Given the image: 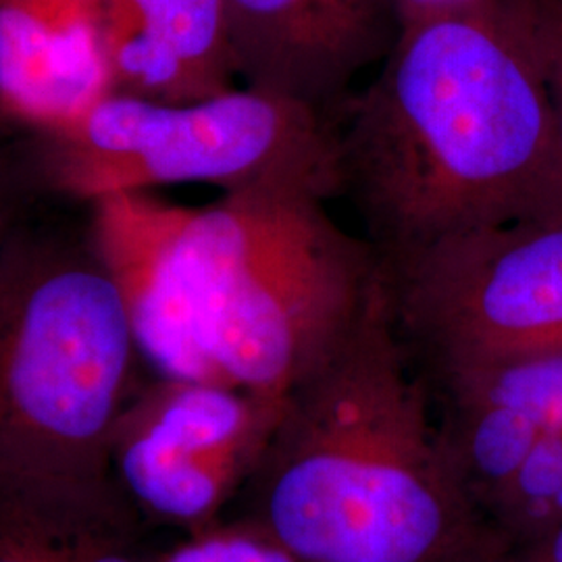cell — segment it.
Here are the masks:
<instances>
[{"mask_svg": "<svg viewBox=\"0 0 562 562\" xmlns=\"http://www.w3.org/2000/svg\"><path fill=\"white\" fill-rule=\"evenodd\" d=\"M338 199L382 261L504 223L562 217V134L504 13L402 25L329 115Z\"/></svg>", "mask_w": 562, "mask_h": 562, "instance_id": "1", "label": "cell"}, {"mask_svg": "<svg viewBox=\"0 0 562 562\" xmlns=\"http://www.w3.org/2000/svg\"><path fill=\"white\" fill-rule=\"evenodd\" d=\"M261 459L262 533L296 561L477 562L498 543L383 280L288 396Z\"/></svg>", "mask_w": 562, "mask_h": 562, "instance_id": "2", "label": "cell"}, {"mask_svg": "<svg viewBox=\"0 0 562 562\" xmlns=\"http://www.w3.org/2000/svg\"><path fill=\"white\" fill-rule=\"evenodd\" d=\"M140 346L90 227L21 223L0 255V513L44 533L101 496Z\"/></svg>", "mask_w": 562, "mask_h": 562, "instance_id": "3", "label": "cell"}, {"mask_svg": "<svg viewBox=\"0 0 562 562\" xmlns=\"http://www.w3.org/2000/svg\"><path fill=\"white\" fill-rule=\"evenodd\" d=\"M327 202L261 190L190 209L183 259L202 344L223 383L288 401L382 285V257L336 223Z\"/></svg>", "mask_w": 562, "mask_h": 562, "instance_id": "4", "label": "cell"}, {"mask_svg": "<svg viewBox=\"0 0 562 562\" xmlns=\"http://www.w3.org/2000/svg\"><path fill=\"white\" fill-rule=\"evenodd\" d=\"M13 136L36 194L94 202L206 183L225 194L338 199L329 115L248 86L188 104L106 94L71 120Z\"/></svg>", "mask_w": 562, "mask_h": 562, "instance_id": "5", "label": "cell"}, {"mask_svg": "<svg viewBox=\"0 0 562 562\" xmlns=\"http://www.w3.org/2000/svg\"><path fill=\"white\" fill-rule=\"evenodd\" d=\"M382 262L396 325L429 380L562 355V217L494 225Z\"/></svg>", "mask_w": 562, "mask_h": 562, "instance_id": "6", "label": "cell"}, {"mask_svg": "<svg viewBox=\"0 0 562 562\" xmlns=\"http://www.w3.org/2000/svg\"><path fill=\"white\" fill-rule=\"evenodd\" d=\"M283 406L225 383L165 380L121 417L123 480L153 513L202 519L261 459Z\"/></svg>", "mask_w": 562, "mask_h": 562, "instance_id": "7", "label": "cell"}, {"mask_svg": "<svg viewBox=\"0 0 562 562\" xmlns=\"http://www.w3.org/2000/svg\"><path fill=\"white\" fill-rule=\"evenodd\" d=\"M238 78L331 115L401 32L392 0H223Z\"/></svg>", "mask_w": 562, "mask_h": 562, "instance_id": "8", "label": "cell"}, {"mask_svg": "<svg viewBox=\"0 0 562 562\" xmlns=\"http://www.w3.org/2000/svg\"><path fill=\"white\" fill-rule=\"evenodd\" d=\"M90 206L92 240L120 290L142 357L165 380L223 383L202 344L183 259L181 240L190 209L148 192H117Z\"/></svg>", "mask_w": 562, "mask_h": 562, "instance_id": "9", "label": "cell"}, {"mask_svg": "<svg viewBox=\"0 0 562 562\" xmlns=\"http://www.w3.org/2000/svg\"><path fill=\"white\" fill-rule=\"evenodd\" d=\"M106 94L104 0H0V130L50 127Z\"/></svg>", "mask_w": 562, "mask_h": 562, "instance_id": "10", "label": "cell"}, {"mask_svg": "<svg viewBox=\"0 0 562 562\" xmlns=\"http://www.w3.org/2000/svg\"><path fill=\"white\" fill-rule=\"evenodd\" d=\"M111 94L204 101L238 78L223 0H104Z\"/></svg>", "mask_w": 562, "mask_h": 562, "instance_id": "11", "label": "cell"}, {"mask_svg": "<svg viewBox=\"0 0 562 562\" xmlns=\"http://www.w3.org/2000/svg\"><path fill=\"white\" fill-rule=\"evenodd\" d=\"M501 543L536 540L562 525V431L546 434L515 475L483 504Z\"/></svg>", "mask_w": 562, "mask_h": 562, "instance_id": "12", "label": "cell"}, {"mask_svg": "<svg viewBox=\"0 0 562 562\" xmlns=\"http://www.w3.org/2000/svg\"><path fill=\"white\" fill-rule=\"evenodd\" d=\"M450 402H482L521 411L546 431H562V355L503 362L443 383Z\"/></svg>", "mask_w": 562, "mask_h": 562, "instance_id": "13", "label": "cell"}, {"mask_svg": "<svg viewBox=\"0 0 562 562\" xmlns=\"http://www.w3.org/2000/svg\"><path fill=\"white\" fill-rule=\"evenodd\" d=\"M503 13L542 74L562 134V0H508Z\"/></svg>", "mask_w": 562, "mask_h": 562, "instance_id": "14", "label": "cell"}, {"mask_svg": "<svg viewBox=\"0 0 562 562\" xmlns=\"http://www.w3.org/2000/svg\"><path fill=\"white\" fill-rule=\"evenodd\" d=\"M165 562H301L269 536L222 533L186 543Z\"/></svg>", "mask_w": 562, "mask_h": 562, "instance_id": "15", "label": "cell"}, {"mask_svg": "<svg viewBox=\"0 0 562 562\" xmlns=\"http://www.w3.org/2000/svg\"><path fill=\"white\" fill-rule=\"evenodd\" d=\"M36 192L21 169L13 134L0 130V255L21 223Z\"/></svg>", "mask_w": 562, "mask_h": 562, "instance_id": "16", "label": "cell"}, {"mask_svg": "<svg viewBox=\"0 0 562 562\" xmlns=\"http://www.w3.org/2000/svg\"><path fill=\"white\" fill-rule=\"evenodd\" d=\"M508 0H392L398 25L459 13H503Z\"/></svg>", "mask_w": 562, "mask_h": 562, "instance_id": "17", "label": "cell"}, {"mask_svg": "<svg viewBox=\"0 0 562 562\" xmlns=\"http://www.w3.org/2000/svg\"><path fill=\"white\" fill-rule=\"evenodd\" d=\"M477 562H562V525L529 542L496 543Z\"/></svg>", "mask_w": 562, "mask_h": 562, "instance_id": "18", "label": "cell"}, {"mask_svg": "<svg viewBox=\"0 0 562 562\" xmlns=\"http://www.w3.org/2000/svg\"><path fill=\"white\" fill-rule=\"evenodd\" d=\"M0 562H65L63 554L44 546L41 533L11 527L0 538Z\"/></svg>", "mask_w": 562, "mask_h": 562, "instance_id": "19", "label": "cell"}, {"mask_svg": "<svg viewBox=\"0 0 562 562\" xmlns=\"http://www.w3.org/2000/svg\"><path fill=\"white\" fill-rule=\"evenodd\" d=\"M65 562H132V559L117 554V552H80V554H63Z\"/></svg>", "mask_w": 562, "mask_h": 562, "instance_id": "20", "label": "cell"}]
</instances>
